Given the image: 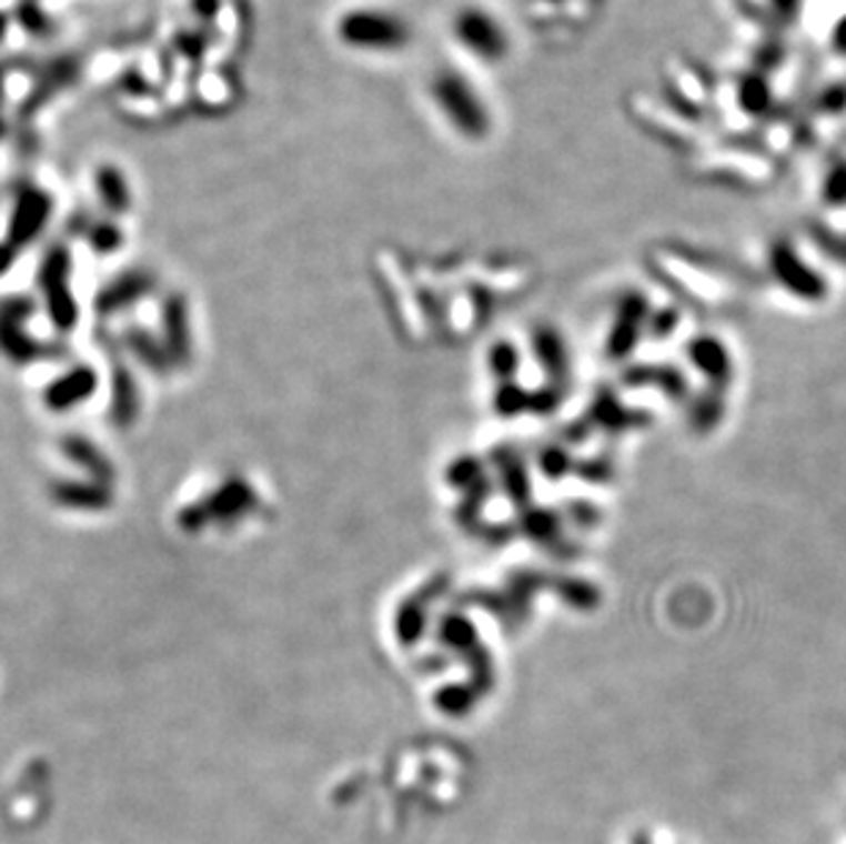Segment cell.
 Listing matches in <instances>:
<instances>
[{"label": "cell", "mask_w": 846, "mask_h": 844, "mask_svg": "<svg viewBox=\"0 0 846 844\" xmlns=\"http://www.w3.org/2000/svg\"><path fill=\"white\" fill-rule=\"evenodd\" d=\"M693 162L687 165L691 179L702 184L734 187V190H759L769 181L778 179L780 168L773 154L754 145H707V149L691 154Z\"/></svg>", "instance_id": "cell-1"}, {"label": "cell", "mask_w": 846, "mask_h": 844, "mask_svg": "<svg viewBox=\"0 0 846 844\" xmlns=\"http://www.w3.org/2000/svg\"><path fill=\"white\" fill-rule=\"evenodd\" d=\"M819 198L825 209H846V157H838L825 168L819 181Z\"/></svg>", "instance_id": "cell-8"}, {"label": "cell", "mask_w": 846, "mask_h": 844, "mask_svg": "<svg viewBox=\"0 0 846 844\" xmlns=\"http://www.w3.org/2000/svg\"><path fill=\"white\" fill-rule=\"evenodd\" d=\"M769 267H773L775 278H778L786 289L795 291L797 297L819 299L822 291H825V283H822L819 274L803 261L789 239H778V242L769 248Z\"/></svg>", "instance_id": "cell-6"}, {"label": "cell", "mask_w": 846, "mask_h": 844, "mask_svg": "<svg viewBox=\"0 0 846 844\" xmlns=\"http://www.w3.org/2000/svg\"><path fill=\"white\" fill-rule=\"evenodd\" d=\"M661 97L668 99L674 108H679L691 119L704 121V115L713 110L718 86L713 72L702 61H693L687 56H674L663 61L661 67Z\"/></svg>", "instance_id": "cell-3"}, {"label": "cell", "mask_w": 846, "mask_h": 844, "mask_svg": "<svg viewBox=\"0 0 846 844\" xmlns=\"http://www.w3.org/2000/svg\"><path fill=\"white\" fill-rule=\"evenodd\" d=\"M732 97L743 119L759 121L773 110V88H769L767 72H739L732 83Z\"/></svg>", "instance_id": "cell-7"}, {"label": "cell", "mask_w": 846, "mask_h": 844, "mask_svg": "<svg viewBox=\"0 0 846 844\" xmlns=\"http://www.w3.org/2000/svg\"><path fill=\"white\" fill-rule=\"evenodd\" d=\"M625 108L633 124L649 138H655L657 143L683 151L687 157L704 149V138H707L704 121L691 119L683 110L674 108L668 99H663L661 93L631 91L625 99Z\"/></svg>", "instance_id": "cell-2"}, {"label": "cell", "mask_w": 846, "mask_h": 844, "mask_svg": "<svg viewBox=\"0 0 846 844\" xmlns=\"http://www.w3.org/2000/svg\"><path fill=\"white\" fill-rule=\"evenodd\" d=\"M452 33L469 56L483 63H502L510 56V33L485 6H463L452 22Z\"/></svg>", "instance_id": "cell-5"}, {"label": "cell", "mask_w": 846, "mask_h": 844, "mask_svg": "<svg viewBox=\"0 0 846 844\" xmlns=\"http://www.w3.org/2000/svg\"><path fill=\"white\" fill-rule=\"evenodd\" d=\"M814 115L819 121L844 119L846 115V83H833V86H827L822 93H816Z\"/></svg>", "instance_id": "cell-9"}, {"label": "cell", "mask_w": 846, "mask_h": 844, "mask_svg": "<svg viewBox=\"0 0 846 844\" xmlns=\"http://www.w3.org/2000/svg\"><path fill=\"white\" fill-rule=\"evenodd\" d=\"M830 47L838 52V56H846V11L833 22L830 31Z\"/></svg>", "instance_id": "cell-11"}, {"label": "cell", "mask_w": 846, "mask_h": 844, "mask_svg": "<svg viewBox=\"0 0 846 844\" xmlns=\"http://www.w3.org/2000/svg\"><path fill=\"white\" fill-rule=\"evenodd\" d=\"M814 239L822 244V248H825L827 255L838 258V261H846V237L844 239L836 237L830 228L819 225V228H814Z\"/></svg>", "instance_id": "cell-10"}, {"label": "cell", "mask_w": 846, "mask_h": 844, "mask_svg": "<svg viewBox=\"0 0 846 844\" xmlns=\"http://www.w3.org/2000/svg\"><path fill=\"white\" fill-rule=\"evenodd\" d=\"M433 99L442 104L446 121L469 140H485L493 129V119L487 104L474 91L469 80H463L457 72H444L433 88Z\"/></svg>", "instance_id": "cell-4"}]
</instances>
